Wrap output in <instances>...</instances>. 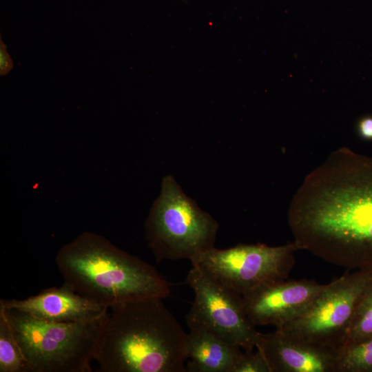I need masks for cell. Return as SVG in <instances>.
<instances>
[{
	"instance_id": "obj_1",
	"label": "cell",
	"mask_w": 372,
	"mask_h": 372,
	"mask_svg": "<svg viewBox=\"0 0 372 372\" xmlns=\"http://www.w3.org/2000/svg\"><path fill=\"white\" fill-rule=\"evenodd\" d=\"M287 220L299 250L349 269H372V157L347 147L304 178Z\"/></svg>"
},
{
	"instance_id": "obj_2",
	"label": "cell",
	"mask_w": 372,
	"mask_h": 372,
	"mask_svg": "<svg viewBox=\"0 0 372 372\" xmlns=\"http://www.w3.org/2000/svg\"><path fill=\"white\" fill-rule=\"evenodd\" d=\"M158 298L110 309L94 353L100 372H185L186 333Z\"/></svg>"
},
{
	"instance_id": "obj_3",
	"label": "cell",
	"mask_w": 372,
	"mask_h": 372,
	"mask_svg": "<svg viewBox=\"0 0 372 372\" xmlns=\"http://www.w3.org/2000/svg\"><path fill=\"white\" fill-rule=\"evenodd\" d=\"M64 283L108 309L170 293L169 284L150 264L105 237L85 231L63 246L56 258Z\"/></svg>"
},
{
	"instance_id": "obj_4",
	"label": "cell",
	"mask_w": 372,
	"mask_h": 372,
	"mask_svg": "<svg viewBox=\"0 0 372 372\" xmlns=\"http://www.w3.org/2000/svg\"><path fill=\"white\" fill-rule=\"evenodd\" d=\"M30 372H91L108 313L86 322H57L0 307Z\"/></svg>"
},
{
	"instance_id": "obj_5",
	"label": "cell",
	"mask_w": 372,
	"mask_h": 372,
	"mask_svg": "<svg viewBox=\"0 0 372 372\" xmlns=\"http://www.w3.org/2000/svg\"><path fill=\"white\" fill-rule=\"evenodd\" d=\"M218 229L217 222L183 192L173 176L163 178L145 222L146 238L156 262L191 260L214 247Z\"/></svg>"
},
{
	"instance_id": "obj_6",
	"label": "cell",
	"mask_w": 372,
	"mask_h": 372,
	"mask_svg": "<svg viewBox=\"0 0 372 372\" xmlns=\"http://www.w3.org/2000/svg\"><path fill=\"white\" fill-rule=\"evenodd\" d=\"M294 242L271 247L262 243L214 247L190 261L196 267L240 295L266 284L286 280L295 264Z\"/></svg>"
},
{
	"instance_id": "obj_7",
	"label": "cell",
	"mask_w": 372,
	"mask_h": 372,
	"mask_svg": "<svg viewBox=\"0 0 372 372\" xmlns=\"http://www.w3.org/2000/svg\"><path fill=\"white\" fill-rule=\"evenodd\" d=\"M371 285L372 269L346 273L327 284L304 314L276 329L292 338L337 349Z\"/></svg>"
},
{
	"instance_id": "obj_8",
	"label": "cell",
	"mask_w": 372,
	"mask_h": 372,
	"mask_svg": "<svg viewBox=\"0 0 372 372\" xmlns=\"http://www.w3.org/2000/svg\"><path fill=\"white\" fill-rule=\"evenodd\" d=\"M186 284L194 300L185 316L189 329L211 332L245 351H253L261 333L249 318L242 296L193 267Z\"/></svg>"
},
{
	"instance_id": "obj_9",
	"label": "cell",
	"mask_w": 372,
	"mask_h": 372,
	"mask_svg": "<svg viewBox=\"0 0 372 372\" xmlns=\"http://www.w3.org/2000/svg\"><path fill=\"white\" fill-rule=\"evenodd\" d=\"M326 285L307 279L270 282L242 296L245 311L255 326L278 329L304 314Z\"/></svg>"
},
{
	"instance_id": "obj_10",
	"label": "cell",
	"mask_w": 372,
	"mask_h": 372,
	"mask_svg": "<svg viewBox=\"0 0 372 372\" xmlns=\"http://www.w3.org/2000/svg\"><path fill=\"white\" fill-rule=\"evenodd\" d=\"M0 307L16 309L37 319L57 322H86L102 317L108 308L84 298L63 283L27 298L1 299Z\"/></svg>"
},
{
	"instance_id": "obj_11",
	"label": "cell",
	"mask_w": 372,
	"mask_h": 372,
	"mask_svg": "<svg viewBox=\"0 0 372 372\" xmlns=\"http://www.w3.org/2000/svg\"><path fill=\"white\" fill-rule=\"evenodd\" d=\"M271 372H335L337 349L288 337L261 333L256 345Z\"/></svg>"
},
{
	"instance_id": "obj_12",
	"label": "cell",
	"mask_w": 372,
	"mask_h": 372,
	"mask_svg": "<svg viewBox=\"0 0 372 372\" xmlns=\"http://www.w3.org/2000/svg\"><path fill=\"white\" fill-rule=\"evenodd\" d=\"M239 347L207 331L190 329L187 340L186 371L234 372L242 355Z\"/></svg>"
},
{
	"instance_id": "obj_13",
	"label": "cell",
	"mask_w": 372,
	"mask_h": 372,
	"mask_svg": "<svg viewBox=\"0 0 372 372\" xmlns=\"http://www.w3.org/2000/svg\"><path fill=\"white\" fill-rule=\"evenodd\" d=\"M335 372H372V337L338 347Z\"/></svg>"
},
{
	"instance_id": "obj_14",
	"label": "cell",
	"mask_w": 372,
	"mask_h": 372,
	"mask_svg": "<svg viewBox=\"0 0 372 372\" xmlns=\"http://www.w3.org/2000/svg\"><path fill=\"white\" fill-rule=\"evenodd\" d=\"M0 372H30L4 314L0 311Z\"/></svg>"
},
{
	"instance_id": "obj_15",
	"label": "cell",
	"mask_w": 372,
	"mask_h": 372,
	"mask_svg": "<svg viewBox=\"0 0 372 372\" xmlns=\"http://www.w3.org/2000/svg\"><path fill=\"white\" fill-rule=\"evenodd\" d=\"M371 337L372 285L360 300L340 347L356 344Z\"/></svg>"
},
{
	"instance_id": "obj_16",
	"label": "cell",
	"mask_w": 372,
	"mask_h": 372,
	"mask_svg": "<svg viewBox=\"0 0 372 372\" xmlns=\"http://www.w3.org/2000/svg\"><path fill=\"white\" fill-rule=\"evenodd\" d=\"M253 351L242 353L234 372H271L262 355L258 350L256 352Z\"/></svg>"
},
{
	"instance_id": "obj_17",
	"label": "cell",
	"mask_w": 372,
	"mask_h": 372,
	"mask_svg": "<svg viewBox=\"0 0 372 372\" xmlns=\"http://www.w3.org/2000/svg\"><path fill=\"white\" fill-rule=\"evenodd\" d=\"M13 68L12 60L8 54L6 45L0 37V75L7 74Z\"/></svg>"
},
{
	"instance_id": "obj_18",
	"label": "cell",
	"mask_w": 372,
	"mask_h": 372,
	"mask_svg": "<svg viewBox=\"0 0 372 372\" xmlns=\"http://www.w3.org/2000/svg\"><path fill=\"white\" fill-rule=\"evenodd\" d=\"M360 136L365 140H372V116L364 117L358 124Z\"/></svg>"
}]
</instances>
